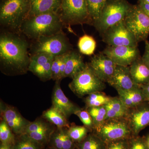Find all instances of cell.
<instances>
[{"instance_id":"1","label":"cell","mask_w":149,"mask_h":149,"mask_svg":"<svg viewBox=\"0 0 149 149\" xmlns=\"http://www.w3.org/2000/svg\"><path fill=\"white\" fill-rule=\"evenodd\" d=\"M28 43L21 37L10 33L0 37V62L2 69L8 74H21L28 71L30 57Z\"/></svg>"},{"instance_id":"2","label":"cell","mask_w":149,"mask_h":149,"mask_svg":"<svg viewBox=\"0 0 149 149\" xmlns=\"http://www.w3.org/2000/svg\"><path fill=\"white\" fill-rule=\"evenodd\" d=\"M63 25L58 13L43 14L28 17L21 31L29 39L36 40L62 32Z\"/></svg>"},{"instance_id":"3","label":"cell","mask_w":149,"mask_h":149,"mask_svg":"<svg viewBox=\"0 0 149 149\" xmlns=\"http://www.w3.org/2000/svg\"><path fill=\"white\" fill-rule=\"evenodd\" d=\"M29 10V0H0L1 25L15 32L21 31Z\"/></svg>"},{"instance_id":"4","label":"cell","mask_w":149,"mask_h":149,"mask_svg":"<svg viewBox=\"0 0 149 149\" xmlns=\"http://www.w3.org/2000/svg\"><path fill=\"white\" fill-rule=\"evenodd\" d=\"M132 6L127 0H107L93 25L102 35L110 27L123 21Z\"/></svg>"},{"instance_id":"5","label":"cell","mask_w":149,"mask_h":149,"mask_svg":"<svg viewBox=\"0 0 149 149\" xmlns=\"http://www.w3.org/2000/svg\"><path fill=\"white\" fill-rule=\"evenodd\" d=\"M68 87L75 95L81 98L92 93L102 92L106 85L86 63L85 67L72 78Z\"/></svg>"},{"instance_id":"6","label":"cell","mask_w":149,"mask_h":149,"mask_svg":"<svg viewBox=\"0 0 149 149\" xmlns=\"http://www.w3.org/2000/svg\"><path fill=\"white\" fill-rule=\"evenodd\" d=\"M63 24H90L93 25L86 0H62L58 12Z\"/></svg>"},{"instance_id":"7","label":"cell","mask_w":149,"mask_h":149,"mask_svg":"<svg viewBox=\"0 0 149 149\" xmlns=\"http://www.w3.org/2000/svg\"><path fill=\"white\" fill-rule=\"evenodd\" d=\"M31 50L33 54L45 53L54 56H62L71 50L68 39L61 32L35 40Z\"/></svg>"},{"instance_id":"8","label":"cell","mask_w":149,"mask_h":149,"mask_svg":"<svg viewBox=\"0 0 149 149\" xmlns=\"http://www.w3.org/2000/svg\"><path fill=\"white\" fill-rule=\"evenodd\" d=\"M93 132L106 143L133 136L125 118L107 119Z\"/></svg>"},{"instance_id":"9","label":"cell","mask_w":149,"mask_h":149,"mask_svg":"<svg viewBox=\"0 0 149 149\" xmlns=\"http://www.w3.org/2000/svg\"><path fill=\"white\" fill-rule=\"evenodd\" d=\"M124 22L138 43L146 40L149 35V17L138 4L133 5Z\"/></svg>"},{"instance_id":"10","label":"cell","mask_w":149,"mask_h":149,"mask_svg":"<svg viewBox=\"0 0 149 149\" xmlns=\"http://www.w3.org/2000/svg\"><path fill=\"white\" fill-rule=\"evenodd\" d=\"M102 36L103 42L108 46H138L136 38L125 26L124 20L110 27Z\"/></svg>"},{"instance_id":"11","label":"cell","mask_w":149,"mask_h":149,"mask_svg":"<svg viewBox=\"0 0 149 149\" xmlns=\"http://www.w3.org/2000/svg\"><path fill=\"white\" fill-rule=\"evenodd\" d=\"M124 118L133 136H139L141 130L149 125V102H145L128 109Z\"/></svg>"},{"instance_id":"12","label":"cell","mask_w":149,"mask_h":149,"mask_svg":"<svg viewBox=\"0 0 149 149\" xmlns=\"http://www.w3.org/2000/svg\"><path fill=\"white\" fill-rule=\"evenodd\" d=\"M102 52L111 59L117 65L129 66L141 57L138 47L108 46Z\"/></svg>"},{"instance_id":"13","label":"cell","mask_w":149,"mask_h":149,"mask_svg":"<svg viewBox=\"0 0 149 149\" xmlns=\"http://www.w3.org/2000/svg\"><path fill=\"white\" fill-rule=\"evenodd\" d=\"M1 119L5 120L15 136L24 133L25 128L31 121L27 120L20 114L14 107L1 101Z\"/></svg>"},{"instance_id":"14","label":"cell","mask_w":149,"mask_h":149,"mask_svg":"<svg viewBox=\"0 0 149 149\" xmlns=\"http://www.w3.org/2000/svg\"><path fill=\"white\" fill-rule=\"evenodd\" d=\"M55 56L45 53L32 54L30 56L28 71L43 81L52 79V67Z\"/></svg>"},{"instance_id":"15","label":"cell","mask_w":149,"mask_h":149,"mask_svg":"<svg viewBox=\"0 0 149 149\" xmlns=\"http://www.w3.org/2000/svg\"><path fill=\"white\" fill-rule=\"evenodd\" d=\"M56 127L41 116L30 122L23 133L45 146Z\"/></svg>"},{"instance_id":"16","label":"cell","mask_w":149,"mask_h":149,"mask_svg":"<svg viewBox=\"0 0 149 149\" xmlns=\"http://www.w3.org/2000/svg\"><path fill=\"white\" fill-rule=\"evenodd\" d=\"M96 75L104 83H108L114 73L117 65L102 52L96 54L88 63Z\"/></svg>"},{"instance_id":"17","label":"cell","mask_w":149,"mask_h":149,"mask_svg":"<svg viewBox=\"0 0 149 149\" xmlns=\"http://www.w3.org/2000/svg\"><path fill=\"white\" fill-rule=\"evenodd\" d=\"M61 81H56L52 95V107L61 112L67 118L81 109L70 100L65 95L60 86Z\"/></svg>"},{"instance_id":"18","label":"cell","mask_w":149,"mask_h":149,"mask_svg":"<svg viewBox=\"0 0 149 149\" xmlns=\"http://www.w3.org/2000/svg\"><path fill=\"white\" fill-rule=\"evenodd\" d=\"M116 91H128L139 87L133 81L129 66L116 65L114 73L107 83Z\"/></svg>"},{"instance_id":"19","label":"cell","mask_w":149,"mask_h":149,"mask_svg":"<svg viewBox=\"0 0 149 149\" xmlns=\"http://www.w3.org/2000/svg\"><path fill=\"white\" fill-rule=\"evenodd\" d=\"M29 1L30 10L28 17L43 14L58 13L62 0H29Z\"/></svg>"},{"instance_id":"20","label":"cell","mask_w":149,"mask_h":149,"mask_svg":"<svg viewBox=\"0 0 149 149\" xmlns=\"http://www.w3.org/2000/svg\"><path fill=\"white\" fill-rule=\"evenodd\" d=\"M129 67L130 74L136 85L141 87L149 83V66L142 57L133 62Z\"/></svg>"},{"instance_id":"21","label":"cell","mask_w":149,"mask_h":149,"mask_svg":"<svg viewBox=\"0 0 149 149\" xmlns=\"http://www.w3.org/2000/svg\"><path fill=\"white\" fill-rule=\"evenodd\" d=\"M86 63L82 56L77 52L72 50L66 54L64 78L73 77L85 67Z\"/></svg>"},{"instance_id":"22","label":"cell","mask_w":149,"mask_h":149,"mask_svg":"<svg viewBox=\"0 0 149 149\" xmlns=\"http://www.w3.org/2000/svg\"><path fill=\"white\" fill-rule=\"evenodd\" d=\"M118 97L128 109L146 102L143 90L139 87L128 91H117Z\"/></svg>"},{"instance_id":"23","label":"cell","mask_w":149,"mask_h":149,"mask_svg":"<svg viewBox=\"0 0 149 149\" xmlns=\"http://www.w3.org/2000/svg\"><path fill=\"white\" fill-rule=\"evenodd\" d=\"M105 107L107 111L106 120L124 118L128 110L118 97H111Z\"/></svg>"},{"instance_id":"24","label":"cell","mask_w":149,"mask_h":149,"mask_svg":"<svg viewBox=\"0 0 149 149\" xmlns=\"http://www.w3.org/2000/svg\"><path fill=\"white\" fill-rule=\"evenodd\" d=\"M42 117L58 128H68V118L53 107L43 112Z\"/></svg>"},{"instance_id":"25","label":"cell","mask_w":149,"mask_h":149,"mask_svg":"<svg viewBox=\"0 0 149 149\" xmlns=\"http://www.w3.org/2000/svg\"><path fill=\"white\" fill-rule=\"evenodd\" d=\"M70 139L68 128L56 127L51 135L47 146L57 149H63Z\"/></svg>"},{"instance_id":"26","label":"cell","mask_w":149,"mask_h":149,"mask_svg":"<svg viewBox=\"0 0 149 149\" xmlns=\"http://www.w3.org/2000/svg\"><path fill=\"white\" fill-rule=\"evenodd\" d=\"M77 149H106L107 143L93 132L82 142L76 144Z\"/></svg>"},{"instance_id":"27","label":"cell","mask_w":149,"mask_h":149,"mask_svg":"<svg viewBox=\"0 0 149 149\" xmlns=\"http://www.w3.org/2000/svg\"><path fill=\"white\" fill-rule=\"evenodd\" d=\"M45 146L31 139L25 133L15 136L13 149H45Z\"/></svg>"},{"instance_id":"28","label":"cell","mask_w":149,"mask_h":149,"mask_svg":"<svg viewBox=\"0 0 149 149\" xmlns=\"http://www.w3.org/2000/svg\"><path fill=\"white\" fill-rule=\"evenodd\" d=\"M111 97L107 95L102 92H96L87 96L84 100L85 109L89 108L106 105L111 99Z\"/></svg>"},{"instance_id":"29","label":"cell","mask_w":149,"mask_h":149,"mask_svg":"<svg viewBox=\"0 0 149 149\" xmlns=\"http://www.w3.org/2000/svg\"><path fill=\"white\" fill-rule=\"evenodd\" d=\"M77 46L81 53L86 55H92L95 50L96 41L92 36L84 35L79 38Z\"/></svg>"},{"instance_id":"30","label":"cell","mask_w":149,"mask_h":149,"mask_svg":"<svg viewBox=\"0 0 149 149\" xmlns=\"http://www.w3.org/2000/svg\"><path fill=\"white\" fill-rule=\"evenodd\" d=\"M86 110L90 113L93 119L94 130L100 127L105 121L107 111L105 106L89 108Z\"/></svg>"},{"instance_id":"31","label":"cell","mask_w":149,"mask_h":149,"mask_svg":"<svg viewBox=\"0 0 149 149\" xmlns=\"http://www.w3.org/2000/svg\"><path fill=\"white\" fill-rule=\"evenodd\" d=\"M68 132L70 138L76 144L82 142L87 137L91 130L85 126L76 125H70L68 128Z\"/></svg>"},{"instance_id":"32","label":"cell","mask_w":149,"mask_h":149,"mask_svg":"<svg viewBox=\"0 0 149 149\" xmlns=\"http://www.w3.org/2000/svg\"><path fill=\"white\" fill-rule=\"evenodd\" d=\"M88 13L93 22L99 18L107 0H86Z\"/></svg>"},{"instance_id":"33","label":"cell","mask_w":149,"mask_h":149,"mask_svg":"<svg viewBox=\"0 0 149 149\" xmlns=\"http://www.w3.org/2000/svg\"><path fill=\"white\" fill-rule=\"evenodd\" d=\"M15 140V135L4 120L1 119L0 122V141L1 143L13 145Z\"/></svg>"},{"instance_id":"34","label":"cell","mask_w":149,"mask_h":149,"mask_svg":"<svg viewBox=\"0 0 149 149\" xmlns=\"http://www.w3.org/2000/svg\"><path fill=\"white\" fill-rule=\"evenodd\" d=\"M74 114L80 118L84 126L91 130V132H93L94 129L93 119L87 110L81 109L75 112Z\"/></svg>"},{"instance_id":"35","label":"cell","mask_w":149,"mask_h":149,"mask_svg":"<svg viewBox=\"0 0 149 149\" xmlns=\"http://www.w3.org/2000/svg\"><path fill=\"white\" fill-rule=\"evenodd\" d=\"M128 149H149L145 141V137L133 136L128 140Z\"/></svg>"},{"instance_id":"36","label":"cell","mask_w":149,"mask_h":149,"mask_svg":"<svg viewBox=\"0 0 149 149\" xmlns=\"http://www.w3.org/2000/svg\"><path fill=\"white\" fill-rule=\"evenodd\" d=\"M63 56H56L54 58L52 67V80L61 81L60 79V70Z\"/></svg>"},{"instance_id":"37","label":"cell","mask_w":149,"mask_h":149,"mask_svg":"<svg viewBox=\"0 0 149 149\" xmlns=\"http://www.w3.org/2000/svg\"><path fill=\"white\" fill-rule=\"evenodd\" d=\"M128 140L129 139H122L109 142L107 143L106 149H128Z\"/></svg>"},{"instance_id":"38","label":"cell","mask_w":149,"mask_h":149,"mask_svg":"<svg viewBox=\"0 0 149 149\" xmlns=\"http://www.w3.org/2000/svg\"><path fill=\"white\" fill-rule=\"evenodd\" d=\"M142 58L143 61L149 66V41L147 40L145 41V52Z\"/></svg>"},{"instance_id":"39","label":"cell","mask_w":149,"mask_h":149,"mask_svg":"<svg viewBox=\"0 0 149 149\" xmlns=\"http://www.w3.org/2000/svg\"><path fill=\"white\" fill-rule=\"evenodd\" d=\"M138 4L144 12L149 17V3L142 1H139Z\"/></svg>"},{"instance_id":"40","label":"cell","mask_w":149,"mask_h":149,"mask_svg":"<svg viewBox=\"0 0 149 149\" xmlns=\"http://www.w3.org/2000/svg\"><path fill=\"white\" fill-rule=\"evenodd\" d=\"M141 88L143 90L146 101L149 102V83L141 86Z\"/></svg>"},{"instance_id":"41","label":"cell","mask_w":149,"mask_h":149,"mask_svg":"<svg viewBox=\"0 0 149 149\" xmlns=\"http://www.w3.org/2000/svg\"><path fill=\"white\" fill-rule=\"evenodd\" d=\"M0 149H13V145L1 143Z\"/></svg>"},{"instance_id":"42","label":"cell","mask_w":149,"mask_h":149,"mask_svg":"<svg viewBox=\"0 0 149 149\" xmlns=\"http://www.w3.org/2000/svg\"><path fill=\"white\" fill-rule=\"evenodd\" d=\"M145 141L147 145V146L149 149V134L146 137H145Z\"/></svg>"},{"instance_id":"43","label":"cell","mask_w":149,"mask_h":149,"mask_svg":"<svg viewBox=\"0 0 149 149\" xmlns=\"http://www.w3.org/2000/svg\"><path fill=\"white\" fill-rule=\"evenodd\" d=\"M138 1H142L149 3V0H138Z\"/></svg>"},{"instance_id":"44","label":"cell","mask_w":149,"mask_h":149,"mask_svg":"<svg viewBox=\"0 0 149 149\" xmlns=\"http://www.w3.org/2000/svg\"><path fill=\"white\" fill-rule=\"evenodd\" d=\"M47 149H57L56 148H50V147H47Z\"/></svg>"}]
</instances>
